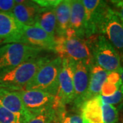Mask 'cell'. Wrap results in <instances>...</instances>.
Instances as JSON below:
<instances>
[{
  "label": "cell",
  "mask_w": 123,
  "mask_h": 123,
  "mask_svg": "<svg viewBox=\"0 0 123 123\" xmlns=\"http://www.w3.org/2000/svg\"><path fill=\"white\" fill-rule=\"evenodd\" d=\"M51 57L41 55L28 60L12 70L0 75V88L14 91L25 90L40 68Z\"/></svg>",
  "instance_id": "cell-1"
},
{
  "label": "cell",
  "mask_w": 123,
  "mask_h": 123,
  "mask_svg": "<svg viewBox=\"0 0 123 123\" xmlns=\"http://www.w3.org/2000/svg\"><path fill=\"white\" fill-rule=\"evenodd\" d=\"M56 53L61 57H66L81 62L91 67L94 64L92 51L87 38H81L68 31L65 36L55 38Z\"/></svg>",
  "instance_id": "cell-2"
},
{
  "label": "cell",
  "mask_w": 123,
  "mask_h": 123,
  "mask_svg": "<svg viewBox=\"0 0 123 123\" xmlns=\"http://www.w3.org/2000/svg\"><path fill=\"white\" fill-rule=\"evenodd\" d=\"M88 39L94 63L107 72H119L121 57L117 50L103 35H96Z\"/></svg>",
  "instance_id": "cell-3"
},
{
  "label": "cell",
  "mask_w": 123,
  "mask_h": 123,
  "mask_svg": "<svg viewBox=\"0 0 123 123\" xmlns=\"http://www.w3.org/2000/svg\"><path fill=\"white\" fill-rule=\"evenodd\" d=\"M62 65V57L59 55L53 58L51 57L40 68L25 90H38L56 97Z\"/></svg>",
  "instance_id": "cell-4"
},
{
  "label": "cell",
  "mask_w": 123,
  "mask_h": 123,
  "mask_svg": "<svg viewBox=\"0 0 123 123\" xmlns=\"http://www.w3.org/2000/svg\"><path fill=\"white\" fill-rule=\"evenodd\" d=\"M44 50L23 43H8L0 47V75L12 70Z\"/></svg>",
  "instance_id": "cell-5"
},
{
  "label": "cell",
  "mask_w": 123,
  "mask_h": 123,
  "mask_svg": "<svg viewBox=\"0 0 123 123\" xmlns=\"http://www.w3.org/2000/svg\"><path fill=\"white\" fill-rule=\"evenodd\" d=\"M74 60L68 57H62V65L59 77V88L55 97V109L59 111L65 110V106L73 103L74 101Z\"/></svg>",
  "instance_id": "cell-6"
},
{
  "label": "cell",
  "mask_w": 123,
  "mask_h": 123,
  "mask_svg": "<svg viewBox=\"0 0 123 123\" xmlns=\"http://www.w3.org/2000/svg\"><path fill=\"white\" fill-rule=\"evenodd\" d=\"M99 34L105 36L116 49L123 53V22L110 5L103 18Z\"/></svg>",
  "instance_id": "cell-7"
},
{
  "label": "cell",
  "mask_w": 123,
  "mask_h": 123,
  "mask_svg": "<svg viewBox=\"0 0 123 123\" xmlns=\"http://www.w3.org/2000/svg\"><path fill=\"white\" fill-rule=\"evenodd\" d=\"M82 2L85 9L86 38L99 35L101 22L109 4L101 0H82Z\"/></svg>",
  "instance_id": "cell-8"
},
{
  "label": "cell",
  "mask_w": 123,
  "mask_h": 123,
  "mask_svg": "<svg viewBox=\"0 0 123 123\" xmlns=\"http://www.w3.org/2000/svg\"><path fill=\"white\" fill-rule=\"evenodd\" d=\"M20 43L56 53L55 38L38 26L21 25Z\"/></svg>",
  "instance_id": "cell-9"
},
{
  "label": "cell",
  "mask_w": 123,
  "mask_h": 123,
  "mask_svg": "<svg viewBox=\"0 0 123 123\" xmlns=\"http://www.w3.org/2000/svg\"><path fill=\"white\" fill-rule=\"evenodd\" d=\"M18 92L25 110L30 114L51 107L55 108V96L49 93L38 90H24Z\"/></svg>",
  "instance_id": "cell-10"
},
{
  "label": "cell",
  "mask_w": 123,
  "mask_h": 123,
  "mask_svg": "<svg viewBox=\"0 0 123 123\" xmlns=\"http://www.w3.org/2000/svg\"><path fill=\"white\" fill-rule=\"evenodd\" d=\"M90 68L83 62H74V90L75 98L73 102V108L79 110L83 105V100L86 94L90 81Z\"/></svg>",
  "instance_id": "cell-11"
},
{
  "label": "cell",
  "mask_w": 123,
  "mask_h": 123,
  "mask_svg": "<svg viewBox=\"0 0 123 123\" xmlns=\"http://www.w3.org/2000/svg\"><path fill=\"white\" fill-rule=\"evenodd\" d=\"M12 14L15 19L21 25H35L38 17L44 9L40 8L34 1H15Z\"/></svg>",
  "instance_id": "cell-12"
},
{
  "label": "cell",
  "mask_w": 123,
  "mask_h": 123,
  "mask_svg": "<svg viewBox=\"0 0 123 123\" xmlns=\"http://www.w3.org/2000/svg\"><path fill=\"white\" fill-rule=\"evenodd\" d=\"M21 37V24L10 12L0 11V39L4 44L20 43Z\"/></svg>",
  "instance_id": "cell-13"
},
{
  "label": "cell",
  "mask_w": 123,
  "mask_h": 123,
  "mask_svg": "<svg viewBox=\"0 0 123 123\" xmlns=\"http://www.w3.org/2000/svg\"><path fill=\"white\" fill-rule=\"evenodd\" d=\"M109 72L103 69L96 64H93L90 68V81L88 90L83 100V104L95 97L101 95V90Z\"/></svg>",
  "instance_id": "cell-14"
},
{
  "label": "cell",
  "mask_w": 123,
  "mask_h": 123,
  "mask_svg": "<svg viewBox=\"0 0 123 123\" xmlns=\"http://www.w3.org/2000/svg\"><path fill=\"white\" fill-rule=\"evenodd\" d=\"M70 32L81 38H86L85 34V9L82 0H71Z\"/></svg>",
  "instance_id": "cell-15"
},
{
  "label": "cell",
  "mask_w": 123,
  "mask_h": 123,
  "mask_svg": "<svg viewBox=\"0 0 123 123\" xmlns=\"http://www.w3.org/2000/svg\"><path fill=\"white\" fill-rule=\"evenodd\" d=\"M0 105L12 112L23 115L27 118L31 115L25 110L18 91L0 88Z\"/></svg>",
  "instance_id": "cell-16"
},
{
  "label": "cell",
  "mask_w": 123,
  "mask_h": 123,
  "mask_svg": "<svg viewBox=\"0 0 123 123\" xmlns=\"http://www.w3.org/2000/svg\"><path fill=\"white\" fill-rule=\"evenodd\" d=\"M71 0H61L55 9L57 20V29L55 38L65 36L70 29Z\"/></svg>",
  "instance_id": "cell-17"
},
{
  "label": "cell",
  "mask_w": 123,
  "mask_h": 123,
  "mask_svg": "<svg viewBox=\"0 0 123 123\" xmlns=\"http://www.w3.org/2000/svg\"><path fill=\"white\" fill-rule=\"evenodd\" d=\"M80 112L84 123H103L101 96L85 102Z\"/></svg>",
  "instance_id": "cell-18"
},
{
  "label": "cell",
  "mask_w": 123,
  "mask_h": 123,
  "mask_svg": "<svg viewBox=\"0 0 123 123\" xmlns=\"http://www.w3.org/2000/svg\"><path fill=\"white\" fill-rule=\"evenodd\" d=\"M34 26H38L55 38L57 20L55 10H44L38 17Z\"/></svg>",
  "instance_id": "cell-19"
},
{
  "label": "cell",
  "mask_w": 123,
  "mask_h": 123,
  "mask_svg": "<svg viewBox=\"0 0 123 123\" xmlns=\"http://www.w3.org/2000/svg\"><path fill=\"white\" fill-rule=\"evenodd\" d=\"M123 84L119 72H109L101 90V97H111Z\"/></svg>",
  "instance_id": "cell-20"
},
{
  "label": "cell",
  "mask_w": 123,
  "mask_h": 123,
  "mask_svg": "<svg viewBox=\"0 0 123 123\" xmlns=\"http://www.w3.org/2000/svg\"><path fill=\"white\" fill-rule=\"evenodd\" d=\"M59 118V113L55 107H51L31 114L25 123H52Z\"/></svg>",
  "instance_id": "cell-21"
},
{
  "label": "cell",
  "mask_w": 123,
  "mask_h": 123,
  "mask_svg": "<svg viewBox=\"0 0 123 123\" xmlns=\"http://www.w3.org/2000/svg\"><path fill=\"white\" fill-rule=\"evenodd\" d=\"M27 117L0 105V123H25Z\"/></svg>",
  "instance_id": "cell-22"
},
{
  "label": "cell",
  "mask_w": 123,
  "mask_h": 123,
  "mask_svg": "<svg viewBox=\"0 0 123 123\" xmlns=\"http://www.w3.org/2000/svg\"><path fill=\"white\" fill-rule=\"evenodd\" d=\"M103 123H117L119 120V112L114 105L102 103Z\"/></svg>",
  "instance_id": "cell-23"
},
{
  "label": "cell",
  "mask_w": 123,
  "mask_h": 123,
  "mask_svg": "<svg viewBox=\"0 0 123 123\" xmlns=\"http://www.w3.org/2000/svg\"><path fill=\"white\" fill-rule=\"evenodd\" d=\"M102 103L115 105L123 102V84H122L118 90L111 97H101Z\"/></svg>",
  "instance_id": "cell-24"
},
{
  "label": "cell",
  "mask_w": 123,
  "mask_h": 123,
  "mask_svg": "<svg viewBox=\"0 0 123 123\" xmlns=\"http://www.w3.org/2000/svg\"><path fill=\"white\" fill-rule=\"evenodd\" d=\"M60 123H84L81 112L66 114L64 111L60 116Z\"/></svg>",
  "instance_id": "cell-25"
},
{
  "label": "cell",
  "mask_w": 123,
  "mask_h": 123,
  "mask_svg": "<svg viewBox=\"0 0 123 123\" xmlns=\"http://www.w3.org/2000/svg\"><path fill=\"white\" fill-rule=\"evenodd\" d=\"M34 1L44 10H55L61 0H35Z\"/></svg>",
  "instance_id": "cell-26"
},
{
  "label": "cell",
  "mask_w": 123,
  "mask_h": 123,
  "mask_svg": "<svg viewBox=\"0 0 123 123\" xmlns=\"http://www.w3.org/2000/svg\"><path fill=\"white\" fill-rule=\"evenodd\" d=\"M15 5V0H0V11L12 13Z\"/></svg>",
  "instance_id": "cell-27"
},
{
  "label": "cell",
  "mask_w": 123,
  "mask_h": 123,
  "mask_svg": "<svg viewBox=\"0 0 123 123\" xmlns=\"http://www.w3.org/2000/svg\"><path fill=\"white\" fill-rule=\"evenodd\" d=\"M110 2L112 5L111 8L114 9V10L123 22V0L110 1Z\"/></svg>",
  "instance_id": "cell-28"
},
{
  "label": "cell",
  "mask_w": 123,
  "mask_h": 123,
  "mask_svg": "<svg viewBox=\"0 0 123 123\" xmlns=\"http://www.w3.org/2000/svg\"><path fill=\"white\" fill-rule=\"evenodd\" d=\"M119 73H120V75L122 83L123 84V55H122V57H121V66H120V70H119Z\"/></svg>",
  "instance_id": "cell-29"
},
{
  "label": "cell",
  "mask_w": 123,
  "mask_h": 123,
  "mask_svg": "<svg viewBox=\"0 0 123 123\" xmlns=\"http://www.w3.org/2000/svg\"><path fill=\"white\" fill-rule=\"evenodd\" d=\"M52 123H60V118H57L55 120H54Z\"/></svg>",
  "instance_id": "cell-30"
},
{
  "label": "cell",
  "mask_w": 123,
  "mask_h": 123,
  "mask_svg": "<svg viewBox=\"0 0 123 123\" xmlns=\"http://www.w3.org/2000/svg\"><path fill=\"white\" fill-rule=\"evenodd\" d=\"M3 44H4V41H3L2 40L0 39V47H1V45H2Z\"/></svg>",
  "instance_id": "cell-31"
}]
</instances>
